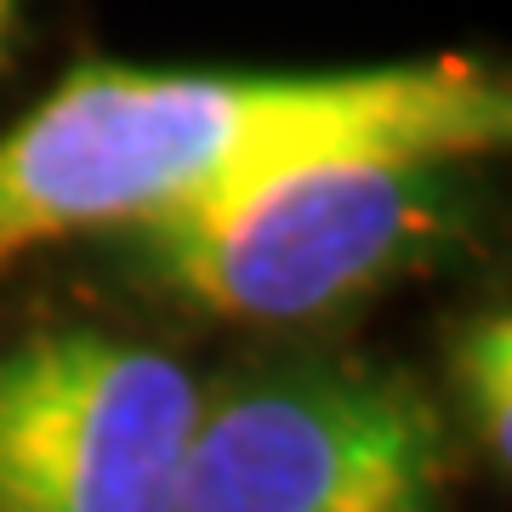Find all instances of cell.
I'll use <instances>...</instances> for the list:
<instances>
[{
    "label": "cell",
    "mask_w": 512,
    "mask_h": 512,
    "mask_svg": "<svg viewBox=\"0 0 512 512\" xmlns=\"http://www.w3.org/2000/svg\"><path fill=\"white\" fill-rule=\"evenodd\" d=\"M200 382L160 348L40 330L0 353V512H177Z\"/></svg>",
    "instance_id": "cell-4"
},
{
    "label": "cell",
    "mask_w": 512,
    "mask_h": 512,
    "mask_svg": "<svg viewBox=\"0 0 512 512\" xmlns=\"http://www.w3.org/2000/svg\"><path fill=\"white\" fill-rule=\"evenodd\" d=\"M461 165L399 148L285 165L183 217L131 228L137 268L217 319H325L416 268L456 228Z\"/></svg>",
    "instance_id": "cell-2"
},
{
    "label": "cell",
    "mask_w": 512,
    "mask_h": 512,
    "mask_svg": "<svg viewBox=\"0 0 512 512\" xmlns=\"http://www.w3.org/2000/svg\"><path fill=\"white\" fill-rule=\"evenodd\" d=\"M507 131V80L478 57L308 74L86 63L0 131V262L183 217L325 154L478 160Z\"/></svg>",
    "instance_id": "cell-1"
},
{
    "label": "cell",
    "mask_w": 512,
    "mask_h": 512,
    "mask_svg": "<svg viewBox=\"0 0 512 512\" xmlns=\"http://www.w3.org/2000/svg\"><path fill=\"white\" fill-rule=\"evenodd\" d=\"M12 35H18V0H0V69L12 57Z\"/></svg>",
    "instance_id": "cell-6"
},
{
    "label": "cell",
    "mask_w": 512,
    "mask_h": 512,
    "mask_svg": "<svg viewBox=\"0 0 512 512\" xmlns=\"http://www.w3.org/2000/svg\"><path fill=\"white\" fill-rule=\"evenodd\" d=\"M456 393L478 450L507 467L512 456V325L507 313H473L456 336Z\"/></svg>",
    "instance_id": "cell-5"
},
{
    "label": "cell",
    "mask_w": 512,
    "mask_h": 512,
    "mask_svg": "<svg viewBox=\"0 0 512 512\" xmlns=\"http://www.w3.org/2000/svg\"><path fill=\"white\" fill-rule=\"evenodd\" d=\"M450 439L404 370L313 359L200 393L177 512H444Z\"/></svg>",
    "instance_id": "cell-3"
}]
</instances>
